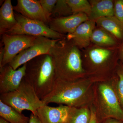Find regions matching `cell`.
<instances>
[{"label": "cell", "instance_id": "cell-1", "mask_svg": "<svg viewBox=\"0 0 123 123\" xmlns=\"http://www.w3.org/2000/svg\"><path fill=\"white\" fill-rule=\"evenodd\" d=\"M94 84L87 77L72 81L56 79L52 90L42 100L46 105L54 103L69 107H91Z\"/></svg>", "mask_w": 123, "mask_h": 123}, {"label": "cell", "instance_id": "cell-2", "mask_svg": "<svg viewBox=\"0 0 123 123\" xmlns=\"http://www.w3.org/2000/svg\"><path fill=\"white\" fill-rule=\"evenodd\" d=\"M119 47L106 48L94 45L86 48L81 55L86 77L94 83L111 80L120 63Z\"/></svg>", "mask_w": 123, "mask_h": 123}, {"label": "cell", "instance_id": "cell-3", "mask_svg": "<svg viewBox=\"0 0 123 123\" xmlns=\"http://www.w3.org/2000/svg\"><path fill=\"white\" fill-rule=\"evenodd\" d=\"M49 55L54 62L56 79L72 81L86 77L80 49L66 37L57 41Z\"/></svg>", "mask_w": 123, "mask_h": 123}, {"label": "cell", "instance_id": "cell-4", "mask_svg": "<svg viewBox=\"0 0 123 123\" xmlns=\"http://www.w3.org/2000/svg\"><path fill=\"white\" fill-rule=\"evenodd\" d=\"M26 64L24 78L33 86L42 99L52 91L56 80L52 57L49 54L42 55Z\"/></svg>", "mask_w": 123, "mask_h": 123}, {"label": "cell", "instance_id": "cell-5", "mask_svg": "<svg viewBox=\"0 0 123 123\" xmlns=\"http://www.w3.org/2000/svg\"><path fill=\"white\" fill-rule=\"evenodd\" d=\"M92 106L98 120L113 118L123 121V109L111 80L94 84V97Z\"/></svg>", "mask_w": 123, "mask_h": 123}, {"label": "cell", "instance_id": "cell-6", "mask_svg": "<svg viewBox=\"0 0 123 123\" xmlns=\"http://www.w3.org/2000/svg\"><path fill=\"white\" fill-rule=\"evenodd\" d=\"M0 100L20 113L26 110L36 116L38 109L45 105L38 97L33 86L24 78L17 90L0 94Z\"/></svg>", "mask_w": 123, "mask_h": 123}, {"label": "cell", "instance_id": "cell-7", "mask_svg": "<svg viewBox=\"0 0 123 123\" xmlns=\"http://www.w3.org/2000/svg\"><path fill=\"white\" fill-rule=\"evenodd\" d=\"M14 14L17 24L6 34L43 36L53 39H60L66 37L64 35L52 30L44 22L29 19L17 13Z\"/></svg>", "mask_w": 123, "mask_h": 123}, {"label": "cell", "instance_id": "cell-8", "mask_svg": "<svg viewBox=\"0 0 123 123\" xmlns=\"http://www.w3.org/2000/svg\"><path fill=\"white\" fill-rule=\"evenodd\" d=\"M59 40L37 37L32 46L21 52L8 64L16 70L39 56L49 54L51 49Z\"/></svg>", "mask_w": 123, "mask_h": 123}, {"label": "cell", "instance_id": "cell-9", "mask_svg": "<svg viewBox=\"0 0 123 123\" xmlns=\"http://www.w3.org/2000/svg\"><path fill=\"white\" fill-rule=\"evenodd\" d=\"M37 37L20 34L2 35L4 53L0 68L9 63L21 52L32 46Z\"/></svg>", "mask_w": 123, "mask_h": 123}, {"label": "cell", "instance_id": "cell-10", "mask_svg": "<svg viewBox=\"0 0 123 123\" xmlns=\"http://www.w3.org/2000/svg\"><path fill=\"white\" fill-rule=\"evenodd\" d=\"M26 64L16 70L9 65L0 68V93H6L17 90L25 76Z\"/></svg>", "mask_w": 123, "mask_h": 123}, {"label": "cell", "instance_id": "cell-11", "mask_svg": "<svg viewBox=\"0 0 123 123\" xmlns=\"http://www.w3.org/2000/svg\"><path fill=\"white\" fill-rule=\"evenodd\" d=\"M14 10L25 17L31 20L42 22L48 24L51 16L47 13L37 0H18L13 7Z\"/></svg>", "mask_w": 123, "mask_h": 123}, {"label": "cell", "instance_id": "cell-12", "mask_svg": "<svg viewBox=\"0 0 123 123\" xmlns=\"http://www.w3.org/2000/svg\"><path fill=\"white\" fill-rule=\"evenodd\" d=\"M89 19V17L85 14H73L67 17L51 18L48 26L55 32L61 34H68L73 32L81 24Z\"/></svg>", "mask_w": 123, "mask_h": 123}, {"label": "cell", "instance_id": "cell-13", "mask_svg": "<svg viewBox=\"0 0 123 123\" xmlns=\"http://www.w3.org/2000/svg\"><path fill=\"white\" fill-rule=\"evenodd\" d=\"M69 108L63 105L53 107L45 104L38 109L36 116L41 123H66Z\"/></svg>", "mask_w": 123, "mask_h": 123}, {"label": "cell", "instance_id": "cell-14", "mask_svg": "<svg viewBox=\"0 0 123 123\" xmlns=\"http://www.w3.org/2000/svg\"><path fill=\"white\" fill-rule=\"evenodd\" d=\"M96 24L95 21L89 19L81 24L73 32L67 34L66 38L79 49L87 48L90 46L91 36Z\"/></svg>", "mask_w": 123, "mask_h": 123}, {"label": "cell", "instance_id": "cell-15", "mask_svg": "<svg viewBox=\"0 0 123 123\" xmlns=\"http://www.w3.org/2000/svg\"><path fill=\"white\" fill-rule=\"evenodd\" d=\"M91 6V12L89 17L90 20L114 16V1L111 0H92L89 1Z\"/></svg>", "mask_w": 123, "mask_h": 123}, {"label": "cell", "instance_id": "cell-16", "mask_svg": "<svg viewBox=\"0 0 123 123\" xmlns=\"http://www.w3.org/2000/svg\"><path fill=\"white\" fill-rule=\"evenodd\" d=\"M11 0H5L0 9V34L3 35L17 24Z\"/></svg>", "mask_w": 123, "mask_h": 123}, {"label": "cell", "instance_id": "cell-17", "mask_svg": "<svg viewBox=\"0 0 123 123\" xmlns=\"http://www.w3.org/2000/svg\"><path fill=\"white\" fill-rule=\"evenodd\" d=\"M95 21L98 27L107 31L118 41H123V23L114 16L101 18Z\"/></svg>", "mask_w": 123, "mask_h": 123}, {"label": "cell", "instance_id": "cell-18", "mask_svg": "<svg viewBox=\"0 0 123 123\" xmlns=\"http://www.w3.org/2000/svg\"><path fill=\"white\" fill-rule=\"evenodd\" d=\"M91 42L97 46L106 48L119 47L118 41L111 33L100 27L95 28L92 33Z\"/></svg>", "mask_w": 123, "mask_h": 123}, {"label": "cell", "instance_id": "cell-19", "mask_svg": "<svg viewBox=\"0 0 123 123\" xmlns=\"http://www.w3.org/2000/svg\"><path fill=\"white\" fill-rule=\"evenodd\" d=\"M0 116L10 123H29L30 117L0 100Z\"/></svg>", "mask_w": 123, "mask_h": 123}, {"label": "cell", "instance_id": "cell-20", "mask_svg": "<svg viewBox=\"0 0 123 123\" xmlns=\"http://www.w3.org/2000/svg\"><path fill=\"white\" fill-rule=\"evenodd\" d=\"M91 115L90 107H70L66 123H89Z\"/></svg>", "mask_w": 123, "mask_h": 123}, {"label": "cell", "instance_id": "cell-21", "mask_svg": "<svg viewBox=\"0 0 123 123\" xmlns=\"http://www.w3.org/2000/svg\"><path fill=\"white\" fill-rule=\"evenodd\" d=\"M121 107L123 109V64L120 62L116 74L111 80Z\"/></svg>", "mask_w": 123, "mask_h": 123}, {"label": "cell", "instance_id": "cell-22", "mask_svg": "<svg viewBox=\"0 0 123 123\" xmlns=\"http://www.w3.org/2000/svg\"><path fill=\"white\" fill-rule=\"evenodd\" d=\"M73 14L83 13L89 17L91 13V6L87 0H66Z\"/></svg>", "mask_w": 123, "mask_h": 123}, {"label": "cell", "instance_id": "cell-23", "mask_svg": "<svg viewBox=\"0 0 123 123\" xmlns=\"http://www.w3.org/2000/svg\"><path fill=\"white\" fill-rule=\"evenodd\" d=\"M73 14L66 0H57L51 18L67 17Z\"/></svg>", "mask_w": 123, "mask_h": 123}, {"label": "cell", "instance_id": "cell-24", "mask_svg": "<svg viewBox=\"0 0 123 123\" xmlns=\"http://www.w3.org/2000/svg\"><path fill=\"white\" fill-rule=\"evenodd\" d=\"M57 0H40L39 1L44 11L49 15H51Z\"/></svg>", "mask_w": 123, "mask_h": 123}, {"label": "cell", "instance_id": "cell-25", "mask_svg": "<svg viewBox=\"0 0 123 123\" xmlns=\"http://www.w3.org/2000/svg\"><path fill=\"white\" fill-rule=\"evenodd\" d=\"M114 16L123 23V0H117L114 1Z\"/></svg>", "mask_w": 123, "mask_h": 123}, {"label": "cell", "instance_id": "cell-26", "mask_svg": "<svg viewBox=\"0 0 123 123\" xmlns=\"http://www.w3.org/2000/svg\"><path fill=\"white\" fill-rule=\"evenodd\" d=\"M91 117L89 123H100L97 119L94 109L92 106L91 107Z\"/></svg>", "mask_w": 123, "mask_h": 123}, {"label": "cell", "instance_id": "cell-27", "mask_svg": "<svg viewBox=\"0 0 123 123\" xmlns=\"http://www.w3.org/2000/svg\"><path fill=\"white\" fill-rule=\"evenodd\" d=\"M101 123H123V121L113 118H109L104 120Z\"/></svg>", "mask_w": 123, "mask_h": 123}, {"label": "cell", "instance_id": "cell-28", "mask_svg": "<svg viewBox=\"0 0 123 123\" xmlns=\"http://www.w3.org/2000/svg\"><path fill=\"white\" fill-rule=\"evenodd\" d=\"M29 123H41L37 117L31 113L30 117Z\"/></svg>", "mask_w": 123, "mask_h": 123}, {"label": "cell", "instance_id": "cell-29", "mask_svg": "<svg viewBox=\"0 0 123 123\" xmlns=\"http://www.w3.org/2000/svg\"><path fill=\"white\" fill-rule=\"evenodd\" d=\"M119 56L120 62L123 64V42L119 48Z\"/></svg>", "mask_w": 123, "mask_h": 123}, {"label": "cell", "instance_id": "cell-30", "mask_svg": "<svg viewBox=\"0 0 123 123\" xmlns=\"http://www.w3.org/2000/svg\"><path fill=\"white\" fill-rule=\"evenodd\" d=\"M4 47H1L0 51V64L2 62L3 57H4Z\"/></svg>", "mask_w": 123, "mask_h": 123}, {"label": "cell", "instance_id": "cell-31", "mask_svg": "<svg viewBox=\"0 0 123 123\" xmlns=\"http://www.w3.org/2000/svg\"><path fill=\"white\" fill-rule=\"evenodd\" d=\"M0 123H10L8 122L6 120L2 118L1 117H0Z\"/></svg>", "mask_w": 123, "mask_h": 123}]
</instances>
